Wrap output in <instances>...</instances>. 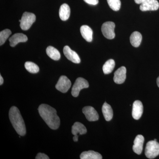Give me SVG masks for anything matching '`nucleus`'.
<instances>
[{"mask_svg":"<svg viewBox=\"0 0 159 159\" xmlns=\"http://www.w3.org/2000/svg\"><path fill=\"white\" fill-rule=\"evenodd\" d=\"M40 116L52 129L59 128L60 120L57 114V111L53 107L46 104H42L38 108Z\"/></svg>","mask_w":159,"mask_h":159,"instance_id":"1","label":"nucleus"},{"mask_svg":"<svg viewBox=\"0 0 159 159\" xmlns=\"http://www.w3.org/2000/svg\"><path fill=\"white\" fill-rule=\"evenodd\" d=\"M9 118L13 128L20 136L25 135L26 133L25 125L19 110L13 106L9 110Z\"/></svg>","mask_w":159,"mask_h":159,"instance_id":"2","label":"nucleus"},{"mask_svg":"<svg viewBox=\"0 0 159 159\" xmlns=\"http://www.w3.org/2000/svg\"><path fill=\"white\" fill-rule=\"evenodd\" d=\"M145 155L149 159H154L159 155V143L157 141H150L147 143Z\"/></svg>","mask_w":159,"mask_h":159,"instance_id":"3","label":"nucleus"},{"mask_svg":"<svg viewBox=\"0 0 159 159\" xmlns=\"http://www.w3.org/2000/svg\"><path fill=\"white\" fill-rule=\"evenodd\" d=\"M36 16L35 15L31 12H26L23 13L21 19L20 27L24 31L29 30L32 24L35 22Z\"/></svg>","mask_w":159,"mask_h":159,"instance_id":"4","label":"nucleus"},{"mask_svg":"<svg viewBox=\"0 0 159 159\" xmlns=\"http://www.w3.org/2000/svg\"><path fill=\"white\" fill-rule=\"evenodd\" d=\"M89 87V84L87 80L82 77L77 78L74 83L72 89L71 94L74 97H77L79 96L80 92L82 89L88 88Z\"/></svg>","mask_w":159,"mask_h":159,"instance_id":"5","label":"nucleus"},{"mask_svg":"<svg viewBox=\"0 0 159 159\" xmlns=\"http://www.w3.org/2000/svg\"><path fill=\"white\" fill-rule=\"evenodd\" d=\"M115 23L113 22H106L102 24L101 27L103 36L109 39H113L116 36L115 33Z\"/></svg>","mask_w":159,"mask_h":159,"instance_id":"6","label":"nucleus"},{"mask_svg":"<svg viewBox=\"0 0 159 159\" xmlns=\"http://www.w3.org/2000/svg\"><path fill=\"white\" fill-rule=\"evenodd\" d=\"M70 80L65 76H61L60 77L55 88L57 90L62 93H66L71 87Z\"/></svg>","mask_w":159,"mask_h":159,"instance_id":"7","label":"nucleus"},{"mask_svg":"<svg viewBox=\"0 0 159 159\" xmlns=\"http://www.w3.org/2000/svg\"><path fill=\"white\" fill-rule=\"evenodd\" d=\"M82 112L85 115L86 118L90 122L97 121L99 119V115L97 111L91 106H86L84 107Z\"/></svg>","mask_w":159,"mask_h":159,"instance_id":"8","label":"nucleus"},{"mask_svg":"<svg viewBox=\"0 0 159 159\" xmlns=\"http://www.w3.org/2000/svg\"><path fill=\"white\" fill-rule=\"evenodd\" d=\"M159 8V3L157 0H145L140 6V10L143 11H156Z\"/></svg>","mask_w":159,"mask_h":159,"instance_id":"9","label":"nucleus"},{"mask_svg":"<svg viewBox=\"0 0 159 159\" xmlns=\"http://www.w3.org/2000/svg\"><path fill=\"white\" fill-rule=\"evenodd\" d=\"M63 53L66 58L72 62L77 64L80 63V59L79 55L75 51L71 50L69 46H66L64 47Z\"/></svg>","mask_w":159,"mask_h":159,"instance_id":"10","label":"nucleus"},{"mask_svg":"<svg viewBox=\"0 0 159 159\" xmlns=\"http://www.w3.org/2000/svg\"><path fill=\"white\" fill-rule=\"evenodd\" d=\"M126 69L125 66L119 68L114 73V82L117 84L123 83L126 79Z\"/></svg>","mask_w":159,"mask_h":159,"instance_id":"11","label":"nucleus"},{"mask_svg":"<svg viewBox=\"0 0 159 159\" xmlns=\"http://www.w3.org/2000/svg\"><path fill=\"white\" fill-rule=\"evenodd\" d=\"M143 112L142 102L139 100H136L133 105L132 116L134 119L138 120L142 117Z\"/></svg>","mask_w":159,"mask_h":159,"instance_id":"12","label":"nucleus"},{"mask_svg":"<svg viewBox=\"0 0 159 159\" xmlns=\"http://www.w3.org/2000/svg\"><path fill=\"white\" fill-rule=\"evenodd\" d=\"M144 138L142 135H138L134 141V145L133 146V150L135 153L140 155L143 150Z\"/></svg>","mask_w":159,"mask_h":159,"instance_id":"13","label":"nucleus"},{"mask_svg":"<svg viewBox=\"0 0 159 159\" xmlns=\"http://www.w3.org/2000/svg\"><path fill=\"white\" fill-rule=\"evenodd\" d=\"M28 39V37L25 34L22 33H16L9 39V41L10 46L14 47L19 43L26 42Z\"/></svg>","mask_w":159,"mask_h":159,"instance_id":"14","label":"nucleus"},{"mask_svg":"<svg viewBox=\"0 0 159 159\" xmlns=\"http://www.w3.org/2000/svg\"><path fill=\"white\" fill-rule=\"evenodd\" d=\"M80 33L83 38L88 42H91L93 40V31L88 25H82L80 27Z\"/></svg>","mask_w":159,"mask_h":159,"instance_id":"15","label":"nucleus"},{"mask_svg":"<svg viewBox=\"0 0 159 159\" xmlns=\"http://www.w3.org/2000/svg\"><path fill=\"white\" fill-rule=\"evenodd\" d=\"M59 14L60 18L63 21H66L69 18L70 14V6L67 4H62L60 8Z\"/></svg>","mask_w":159,"mask_h":159,"instance_id":"16","label":"nucleus"},{"mask_svg":"<svg viewBox=\"0 0 159 159\" xmlns=\"http://www.w3.org/2000/svg\"><path fill=\"white\" fill-rule=\"evenodd\" d=\"M87 132V130L85 126L80 122H75L72 126V133L74 135H77L78 134H86Z\"/></svg>","mask_w":159,"mask_h":159,"instance_id":"17","label":"nucleus"},{"mask_svg":"<svg viewBox=\"0 0 159 159\" xmlns=\"http://www.w3.org/2000/svg\"><path fill=\"white\" fill-rule=\"evenodd\" d=\"M102 110L105 120L107 121H110L113 118V113L111 106L106 102H104L102 106Z\"/></svg>","mask_w":159,"mask_h":159,"instance_id":"18","label":"nucleus"},{"mask_svg":"<svg viewBox=\"0 0 159 159\" xmlns=\"http://www.w3.org/2000/svg\"><path fill=\"white\" fill-rule=\"evenodd\" d=\"M81 159H102V157L100 153L94 151L89 150L84 152L80 155Z\"/></svg>","mask_w":159,"mask_h":159,"instance_id":"19","label":"nucleus"},{"mask_svg":"<svg viewBox=\"0 0 159 159\" xmlns=\"http://www.w3.org/2000/svg\"><path fill=\"white\" fill-rule=\"evenodd\" d=\"M142 35L138 31H134L131 34L130 42L132 45L135 48H138L141 44L142 40Z\"/></svg>","mask_w":159,"mask_h":159,"instance_id":"20","label":"nucleus"},{"mask_svg":"<svg viewBox=\"0 0 159 159\" xmlns=\"http://www.w3.org/2000/svg\"><path fill=\"white\" fill-rule=\"evenodd\" d=\"M46 52L48 56L54 60H59L60 58L61 54L59 51L52 46H49L47 48Z\"/></svg>","mask_w":159,"mask_h":159,"instance_id":"21","label":"nucleus"},{"mask_svg":"<svg viewBox=\"0 0 159 159\" xmlns=\"http://www.w3.org/2000/svg\"><path fill=\"white\" fill-rule=\"evenodd\" d=\"M115 67V61L113 59H109L106 61L102 67V70L105 74L111 73Z\"/></svg>","mask_w":159,"mask_h":159,"instance_id":"22","label":"nucleus"},{"mask_svg":"<svg viewBox=\"0 0 159 159\" xmlns=\"http://www.w3.org/2000/svg\"><path fill=\"white\" fill-rule=\"evenodd\" d=\"M25 66L27 71L32 74H36L39 70L38 66L31 61L26 62L25 64Z\"/></svg>","mask_w":159,"mask_h":159,"instance_id":"23","label":"nucleus"},{"mask_svg":"<svg viewBox=\"0 0 159 159\" xmlns=\"http://www.w3.org/2000/svg\"><path fill=\"white\" fill-rule=\"evenodd\" d=\"M11 34V31L9 29H6L0 32V45H2L6 42V40Z\"/></svg>","mask_w":159,"mask_h":159,"instance_id":"24","label":"nucleus"},{"mask_svg":"<svg viewBox=\"0 0 159 159\" xmlns=\"http://www.w3.org/2000/svg\"><path fill=\"white\" fill-rule=\"evenodd\" d=\"M107 2L111 9L114 11H119L121 8L120 0H107Z\"/></svg>","mask_w":159,"mask_h":159,"instance_id":"25","label":"nucleus"},{"mask_svg":"<svg viewBox=\"0 0 159 159\" xmlns=\"http://www.w3.org/2000/svg\"><path fill=\"white\" fill-rule=\"evenodd\" d=\"M36 159H49V157L45 154L39 153L36 156Z\"/></svg>","mask_w":159,"mask_h":159,"instance_id":"26","label":"nucleus"},{"mask_svg":"<svg viewBox=\"0 0 159 159\" xmlns=\"http://www.w3.org/2000/svg\"><path fill=\"white\" fill-rule=\"evenodd\" d=\"M86 3L91 5H97L99 3V0H84Z\"/></svg>","mask_w":159,"mask_h":159,"instance_id":"27","label":"nucleus"},{"mask_svg":"<svg viewBox=\"0 0 159 159\" xmlns=\"http://www.w3.org/2000/svg\"><path fill=\"white\" fill-rule=\"evenodd\" d=\"M145 0H134L135 2L137 4H142L145 2Z\"/></svg>","mask_w":159,"mask_h":159,"instance_id":"28","label":"nucleus"},{"mask_svg":"<svg viewBox=\"0 0 159 159\" xmlns=\"http://www.w3.org/2000/svg\"><path fill=\"white\" fill-rule=\"evenodd\" d=\"M73 140H74V142H77L78 140V135H74V138H73Z\"/></svg>","mask_w":159,"mask_h":159,"instance_id":"29","label":"nucleus"},{"mask_svg":"<svg viewBox=\"0 0 159 159\" xmlns=\"http://www.w3.org/2000/svg\"><path fill=\"white\" fill-rule=\"evenodd\" d=\"M3 82H4V80H3L2 75H0V85H2L3 84Z\"/></svg>","mask_w":159,"mask_h":159,"instance_id":"30","label":"nucleus"},{"mask_svg":"<svg viewBox=\"0 0 159 159\" xmlns=\"http://www.w3.org/2000/svg\"><path fill=\"white\" fill-rule=\"evenodd\" d=\"M157 86L159 88V77H158L157 79Z\"/></svg>","mask_w":159,"mask_h":159,"instance_id":"31","label":"nucleus"},{"mask_svg":"<svg viewBox=\"0 0 159 159\" xmlns=\"http://www.w3.org/2000/svg\"><path fill=\"white\" fill-rule=\"evenodd\" d=\"M154 140V141H157V139H155Z\"/></svg>","mask_w":159,"mask_h":159,"instance_id":"32","label":"nucleus"}]
</instances>
